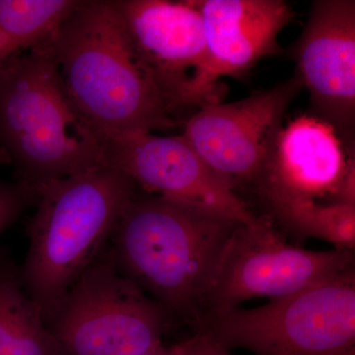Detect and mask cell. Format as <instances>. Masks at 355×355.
Returning a JSON list of instances; mask_svg holds the SVG:
<instances>
[{"label": "cell", "mask_w": 355, "mask_h": 355, "mask_svg": "<svg viewBox=\"0 0 355 355\" xmlns=\"http://www.w3.org/2000/svg\"><path fill=\"white\" fill-rule=\"evenodd\" d=\"M49 44L72 102L106 139L177 127L116 1L79 0Z\"/></svg>", "instance_id": "obj_1"}, {"label": "cell", "mask_w": 355, "mask_h": 355, "mask_svg": "<svg viewBox=\"0 0 355 355\" xmlns=\"http://www.w3.org/2000/svg\"><path fill=\"white\" fill-rule=\"evenodd\" d=\"M240 223L158 196L132 198L113 234L114 263L165 314L195 319Z\"/></svg>", "instance_id": "obj_2"}, {"label": "cell", "mask_w": 355, "mask_h": 355, "mask_svg": "<svg viewBox=\"0 0 355 355\" xmlns=\"http://www.w3.org/2000/svg\"><path fill=\"white\" fill-rule=\"evenodd\" d=\"M49 40L0 67V146L33 188L106 163V137L72 102Z\"/></svg>", "instance_id": "obj_3"}, {"label": "cell", "mask_w": 355, "mask_h": 355, "mask_svg": "<svg viewBox=\"0 0 355 355\" xmlns=\"http://www.w3.org/2000/svg\"><path fill=\"white\" fill-rule=\"evenodd\" d=\"M137 189L128 175L108 163L35 188L37 209L20 272L46 323L113 234Z\"/></svg>", "instance_id": "obj_4"}, {"label": "cell", "mask_w": 355, "mask_h": 355, "mask_svg": "<svg viewBox=\"0 0 355 355\" xmlns=\"http://www.w3.org/2000/svg\"><path fill=\"white\" fill-rule=\"evenodd\" d=\"M226 349L256 355H334L355 347L354 266L260 307L224 311L198 324Z\"/></svg>", "instance_id": "obj_5"}, {"label": "cell", "mask_w": 355, "mask_h": 355, "mask_svg": "<svg viewBox=\"0 0 355 355\" xmlns=\"http://www.w3.org/2000/svg\"><path fill=\"white\" fill-rule=\"evenodd\" d=\"M166 317L111 256L89 265L46 324L65 355H139L162 343Z\"/></svg>", "instance_id": "obj_6"}, {"label": "cell", "mask_w": 355, "mask_h": 355, "mask_svg": "<svg viewBox=\"0 0 355 355\" xmlns=\"http://www.w3.org/2000/svg\"><path fill=\"white\" fill-rule=\"evenodd\" d=\"M352 266L354 251L292 246L280 237L268 216L258 217L253 223L238 225L231 236L200 321L251 299L286 297Z\"/></svg>", "instance_id": "obj_7"}, {"label": "cell", "mask_w": 355, "mask_h": 355, "mask_svg": "<svg viewBox=\"0 0 355 355\" xmlns=\"http://www.w3.org/2000/svg\"><path fill=\"white\" fill-rule=\"evenodd\" d=\"M106 163L150 195L251 224L254 216L234 186L214 171L183 135L123 133L107 139Z\"/></svg>", "instance_id": "obj_8"}, {"label": "cell", "mask_w": 355, "mask_h": 355, "mask_svg": "<svg viewBox=\"0 0 355 355\" xmlns=\"http://www.w3.org/2000/svg\"><path fill=\"white\" fill-rule=\"evenodd\" d=\"M303 88L295 74L239 101L203 104L184 121L182 135L234 188L240 182L253 184Z\"/></svg>", "instance_id": "obj_9"}, {"label": "cell", "mask_w": 355, "mask_h": 355, "mask_svg": "<svg viewBox=\"0 0 355 355\" xmlns=\"http://www.w3.org/2000/svg\"><path fill=\"white\" fill-rule=\"evenodd\" d=\"M140 62L168 111L195 107L207 50L202 16L193 0H119Z\"/></svg>", "instance_id": "obj_10"}, {"label": "cell", "mask_w": 355, "mask_h": 355, "mask_svg": "<svg viewBox=\"0 0 355 355\" xmlns=\"http://www.w3.org/2000/svg\"><path fill=\"white\" fill-rule=\"evenodd\" d=\"M296 76L310 93L311 116L354 144L355 1L312 2L303 32L289 51Z\"/></svg>", "instance_id": "obj_11"}, {"label": "cell", "mask_w": 355, "mask_h": 355, "mask_svg": "<svg viewBox=\"0 0 355 355\" xmlns=\"http://www.w3.org/2000/svg\"><path fill=\"white\" fill-rule=\"evenodd\" d=\"M354 166V144H347L324 121L304 114L277 133L253 184L270 209L319 200L336 205L343 179Z\"/></svg>", "instance_id": "obj_12"}, {"label": "cell", "mask_w": 355, "mask_h": 355, "mask_svg": "<svg viewBox=\"0 0 355 355\" xmlns=\"http://www.w3.org/2000/svg\"><path fill=\"white\" fill-rule=\"evenodd\" d=\"M205 32V65L195 107L216 103L219 79L242 77L266 57L282 53L277 37L294 19L282 0H193Z\"/></svg>", "instance_id": "obj_13"}, {"label": "cell", "mask_w": 355, "mask_h": 355, "mask_svg": "<svg viewBox=\"0 0 355 355\" xmlns=\"http://www.w3.org/2000/svg\"><path fill=\"white\" fill-rule=\"evenodd\" d=\"M0 355H65L8 250L0 249Z\"/></svg>", "instance_id": "obj_14"}, {"label": "cell", "mask_w": 355, "mask_h": 355, "mask_svg": "<svg viewBox=\"0 0 355 355\" xmlns=\"http://www.w3.org/2000/svg\"><path fill=\"white\" fill-rule=\"evenodd\" d=\"M79 0H0V67L51 38Z\"/></svg>", "instance_id": "obj_15"}, {"label": "cell", "mask_w": 355, "mask_h": 355, "mask_svg": "<svg viewBox=\"0 0 355 355\" xmlns=\"http://www.w3.org/2000/svg\"><path fill=\"white\" fill-rule=\"evenodd\" d=\"M287 231L331 243L336 249L354 251L355 205L294 202L270 207Z\"/></svg>", "instance_id": "obj_16"}, {"label": "cell", "mask_w": 355, "mask_h": 355, "mask_svg": "<svg viewBox=\"0 0 355 355\" xmlns=\"http://www.w3.org/2000/svg\"><path fill=\"white\" fill-rule=\"evenodd\" d=\"M36 200L37 191L33 187L19 181H0V235Z\"/></svg>", "instance_id": "obj_17"}, {"label": "cell", "mask_w": 355, "mask_h": 355, "mask_svg": "<svg viewBox=\"0 0 355 355\" xmlns=\"http://www.w3.org/2000/svg\"><path fill=\"white\" fill-rule=\"evenodd\" d=\"M167 355H231L230 350L209 334L198 331L195 336L168 347Z\"/></svg>", "instance_id": "obj_18"}, {"label": "cell", "mask_w": 355, "mask_h": 355, "mask_svg": "<svg viewBox=\"0 0 355 355\" xmlns=\"http://www.w3.org/2000/svg\"><path fill=\"white\" fill-rule=\"evenodd\" d=\"M168 347H165L164 345H157V347H153V349H149L148 352H144V354L139 355H167Z\"/></svg>", "instance_id": "obj_19"}, {"label": "cell", "mask_w": 355, "mask_h": 355, "mask_svg": "<svg viewBox=\"0 0 355 355\" xmlns=\"http://www.w3.org/2000/svg\"><path fill=\"white\" fill-rule=\"evenodd\" d=\"M11 164L10 158L6 151L0 146V165Z\"/></svg>", "instance_id": "obj_20"}, {"label": "cell", "mask_w": 355, "mask_h": 355, "mask_svg": "<svg viewBox=\"0 0 355 355\" xmlns=\"http://www.w3.org/2000/svg\"><path fill=\"white\" fill-rule=\"evenodd\" d=\"M334 355H355V347H352V349L345 350V352H340V354Z\"/></svg>", "instance_id": "obj_21"}, {"label": "cell", "mask_w": 355, "mask_h": 355, "mask_svg": "<svg viewBox=\"0 0 355 355\" xmlns=\"http://www.w3.org/2000/svg\"><path fill=\"white\" fill-rule=\"evenodd\" d=\"M167 354H168V349H167Z\"/></svg>", "instance_id": "obj_22"}]
</instances>
